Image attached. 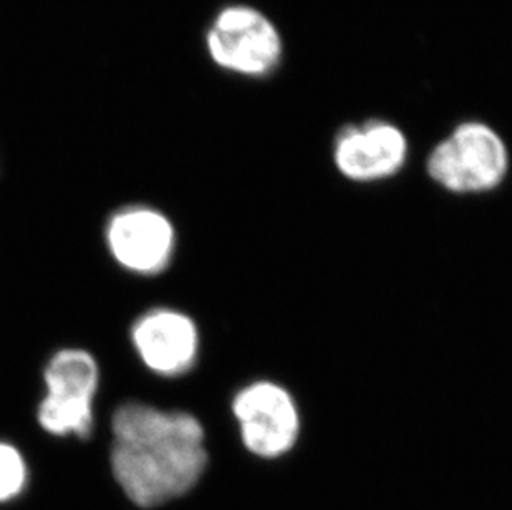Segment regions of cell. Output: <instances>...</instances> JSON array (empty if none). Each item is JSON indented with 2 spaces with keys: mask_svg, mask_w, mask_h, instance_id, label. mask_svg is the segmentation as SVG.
Instances as JSON below:
<instances>
[{
  "mask_svg": "<svg viewBox=\"0 0 512 510\" xmlns=\"http://www.w3.org/2000/svg\"><path fill=\"white\" fill-rule=\"evenodd\" d=\"M112 431L113 474L136 506L184 496L208 466L203 424L193 414L126 403L113 414Z\"/></svg>",
  "mask_w": 512,
  "mask_h": 510,
  "instance_id": "6da1fadb",
  "label": "cell"
},
{
  "mask_svg": "<svg viewBox=\"0 0 512 510\" xmlns=\"http://www.w3.org/2000/svg\"><path fill=\"white\" fill-rule=\"evenodd\" d=\"M509 169L508 146L484 121H463L431 150L426 171L438 186L455 194L488 193Z\"/></svg>",
  "mask_w": 512,
  "mask_h": 510,
  "instance_id": "7a4b0ae2",
  "label": "cell"
},
{
  "mask_svg": "<svg viewBox=\"0 0 512 510\" xmlns=\"http://www.w3.org/2000/svg\"><path fill=\"white\" fill-rule=\"evenodd\" d=\"M209 57L218 67L247 78H266L284 57V40L264 12L246 4L219 10L206 34Z\"/></svg>",
  "mask_w": 512,
  "mask_h": 510,
  "instance_id": "3957f363",
  "label": "cell"
},
{
  "mask_svg": "<svg viewBox=\"0 0 512 510\" xmlns=\"http://www.w3.org/2000/svg\"><path fill=\"white\" fill-rule=\"evenodd\" d=\"M242 444L262 459L282 458L299 441L302 421L290 391L274 381H254L232 401Z\"/></svg>",
  "mask_w": 512,
  "mask_h": 510,
  "instance_id": "277c9868",
  "label": "cell"
},
{
  "mask_svg": "<svg viewBox=\"0 0 512 510\" xmlns=\"http://www.w3.org/2000/svg\"><path fill=\"white\" fill-rule=\"evenodd\" d=\"M44 378L47 396L39 408L40 426L55 436L88 438L98 388V366L92 355L83 350H62L50 360Z\"/></svg>",
  "mask_w": 512,
  "mask_h": 510,
  "instance_id": "5b68a950",
  "label": "cell"
},
{
  "mask_svg": "<svg viewBox=\"0 0 512 510\" xmlns=\"http://www.w3.org/2000/svg\"><path fill=\"white\" fill-rule=\"evenodd\" d=\"M410 143L392 121L365 120L337 133L332 148L335 168L353 183H378L405 168Z\"/></svg>",
  "mask_w": 512,
  "mask_h": 510,
  "instance_id": "8992f818",
  "label": "cell"
},
{
  "mask_svg": "<svg viewBox=\"0 0 512 510\" xmlns=\"http://www.w3.org/2000/svg\"><path fill=\"white\" fill-rule=\"evenodd\" d=\"M107 241L113 257L125 269L138 274H158L170 264L174 231L171 222L155 209L131 206L110 219Z\"/></svg>",
  "mask_w": 512,
  "mask_h": 510,
  "instance_id": "52a82bcc",
  "label": "cell"
},
{
  "mask_svg": "<svg viewBox=\"0 0 512 510\" xmlns=\"http://www.w3.org/2000/svg\"><path fill=\"white\" fill-rule=\"evenodd\" d=\"M131 335L141 360L160 375H183L198 358V328L184 313L151 310L135 323Z\"/></svg>",
  "mask_w": 512,
  "mask_h": 510,
  "instance_id": "ba28073f",
  "label": "cell"
},
{
  "mask_svg": "<svg viewBox=\"0 0 512 510\" xmlns=\"http://www.w3.org/2000/svg\"><path fill=\"white\" fill-rule=\"evenodd\" d=\"M27 479L25 462L17 449L0 443V502L10 501L22 492Z\"/></svg>",
  "mask_w": 512,
  "mask_h": 510,
  "instance_id": "9c48e42d",
  "label": "cell"
}]
</instances>
